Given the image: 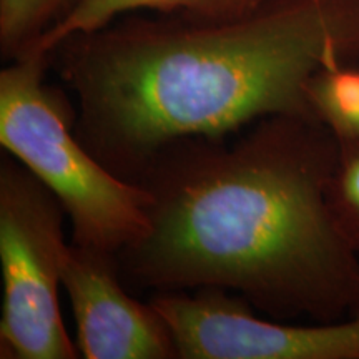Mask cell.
I'll return each instance as SVG.
<instances>
[{
	"mask_svg": "<svg viewBox=\"0 0 359 359\" xmlns=\"http://www.w3.org/2000/svg\"><path fill=\"white\" fill-rule=\"evenodd\" d=\"M338 137L276 115L233 142L188 137L133 178L150 195L148 230L116 257L137 290H223L269 318L333 323L359 311V257L336 224L327 185Z\"/></svg>",
	"mask_w": 359,
	"mask_h": 359,
	"instance_id": "6da1fadb",
	"label": "cell"
},
{
	"mask_svg": "<svg viewBox=\"0 0 359 359\" xmlns=\"http://www.w3.org/2000/svg\"><path fill=\"white\" fill-rule=\"evenodd\" d=\"M52 65L77 100V137L133 182L180 138H226L276 115L318 118L311 80L359 65V0H264L223 20L128 13L65 40Z\"/></svg>",
	"mask_w": 359,
	"mask_h": 359,
	"instance_id": "7a4b0ae2",
	"label": "cell"
},
{
	"mask_svg": "<svg viewBox=\"0 0 359 359\" xmlns=\"http://www.w3.org/2000/svg\"><path fill=\"white\" fill-rule=\"evenodd\" d=\"M52 53H27L0 72V145L64 206L72 243L118 257L148 230L150 195L109 170L77 137V107L45 82Z\"/></svg>",
	"mask_w": 359,
	"mask_h": 359,
	"instance_id": "3957f363",
	"label": "cell"
},
{
	"mask_svg": "<svg viewBox=\"0 0 359 359\" xmlns=\"http://www.w3.org/2000/svg\"><path fill=\"white\" fill-rule=\"evenodd\" d=\"M65 210L11 155L0 161V266L4 298L0 358L77 359L62 318L58 290L70 243Z\"/></svg>",
	"mask_w": 359,
	"mask_h": 359,
	"instance_id": "277c9868",
	"label": "cell"
},
{
	"mask_svg": "<svg viewBox=\"0 0 359 359\" xmlns=\"http://www.w3.org/2000/svg\"><path fill=\"white\" fill-rule=\"evenodd\" d=\"M172 331L180 359H359V311L333 323L291 325L257 316L223 290L150 296Z\"/></svg>",
	"mask_w": 359,
	"mask_h": 359,
	"instance_id": "5b68a950",
	"label": "cell"
},
{
	"mask_svg": "<svg viewBox=\"0 0 359 359\" xmlns=\"http://www.w3.org/2000/svg\"><path fill=\"white\" fill-rule=\"evenodd\" d=\"M118 259L105 251L70 243L62 288L77 327V348L85 359H175L172 331L148 299L125 290Z\"/></svg>",
	"mask_w": 359,
	"mask_h": 359,
	"instance_id": "8992f818",
	"label": "cell"
},
{
	"mask_svg": "<svg viewBox=\"0 0 359 359\" xmlns=\"http://www.w3.org/2000/svg\"><path fill=\"white\" fill-rule=\"evenodd\" d=\"M263 2L264 0H80L39 40L32 52L52 53L74 35L93 32L128 13L154 12L201 20H223L248 13Z\"/></svg>",
	"mask_w": 359,
	"mask_h": 359,
	"instance_id": "52a82bcc",
	"label": "cell"
},
{
	"mask_svg": "<svg viewBox=\"0 0 359 359\" xmlns=\"http://www.w3.org/2000/svg\"><path fill=\"white\" fill-rule=\"evenodd\" d=\"M80 0H0V52L15 60L34 50Z\"/></svg>",
	"mask_w": 359,
	"mask_h": 359,
	"instance_id": "ba28073f",
	"label": "cell"
},
{
	"mask_svg": "<svg viewBox=\"0 0 359 359\" xmlns=\"http://www.w3.org/2000/svg\"><path fill=\"white\" fill-rule=\"evenodd\" d=\"M314 115L338 137H359V65L320 72L308 87Z\"/></svg>",
	"mask_w": 359,
	"mask_h": 359,
	"instance_id": "9c48e42d",
	"label": "cell"
},
{
	"mask_svg": "<svg viewBox=\"0 0 359 359\" xmlns=\"http://www.w3.org/2000/svg\"><path fill=\"white\" fill-rule=\"evenodd\" d=\"M338 143L327 203L341 235L359 257V137H338Z\"/></svg>",
	"mask_w": 359,
	"mask_h": 359,
	"instance_id": "30bf717a",
	"label": "cell"
}]
</instances>
